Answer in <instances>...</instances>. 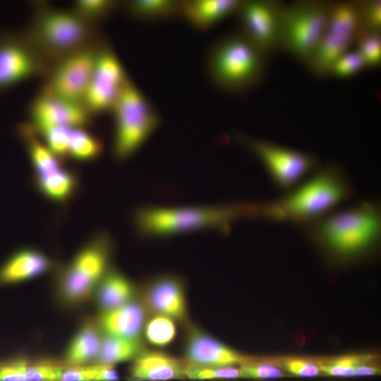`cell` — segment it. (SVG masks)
<instances>
[{
  "label": "cell",
  "mask_w": 381,
  "mask_h": 381,
  "mask_svg": "<svg viewBox=\"0 0 381 381\" xmlns=\"http://www.w3.org/2000/svg\"><path fill=\"white\" fill-rule=\"evenodd\" d=\"M353 195L343 169L336 164L318 167L315 174L282 198L262 202L261 218L309 225L336 210Z\"/></svg>",
  "instance_id": "1"
},
{
  "label": "cell",
  "mask_w": 381,
  "mask_h": 381,
  "mask_svg": "<svg viewBox=\"0 0 381 381\" xmlns=\"http://www.w3.org/2000/svg\"><path fill=\"white\" fill-rule=\"evenodd\" d=\"M138 297L149 315H160L187 322L188 305L183 282L173 275H162L148 282Z\"/></svg>",
  "instance_id": "15"
},
{
  "label": "cell",
  "mask_w": 381,
  "mask_h": 381,
  "mask_svg": "<svg viewBox=\"0 0 381 381\" xmlns=\"http://www.w3.org/2000/svg\"><path fill=\"white\" fill-rule=\"evenodd\" d=\"M66 365L51 360L30 361L26 381H60Z\"/></svg>",
  "instance_id": "36"
},
{
  "label": "cell",
  "mask_w": 381,
  "mask_h": 381,
  "mask_svg": "<svg viewBox=\"0 0 381 381\" xmlns=\"http://www.w3.org/2000/svg\"><path fill=\"white\" fill-rule=\"evenodd\" d=\"M357 51L365 67L376 68L381 64V32L363 31L357 37Z\"/></svg>",
  "instance_id": "34"
},
{
  "label": "cell",
  "mask_w": 381,
  "mask_h": 381,
  "mask_svg": "<svg viewBox=\"0 0 381 381\" xmlns=\"http://www.w3.org/2000/svg\"><path fill=\"white\" fill-rule=\"evenodd\" d=\"M354 42L351 37L325 32L305 65L315 76L330 75L334 63Z\"/></svg>",
  "instance_id": "23"
},
{
  "label": "cell",
  "mask_w": 381,
  "mask_h": 381,
  "mask_svg": "<svg viewBox=\"0 0 381 381\" xmlns=\"http://www.w3.org/2000/svg\"><path fill=\"white\" fill-rule=\"evenodd\" d=\"M278 362L286 372L295 376L313 377L322 375L317 361L301 358H287Z\"/></svg>",
  "instance_id": "40"
},
{
  "label": "cell",
  "mask_w": 381,
  "mask_h": 381,
  "mask_svg": "<svg viewBox=\"0 0 381 381\" xmlns=\"http://www.w3.org/2000/svg\"><path fill=\"white\" fill-rule=\"evenodd\" d=\"M121 6L123 3L113 0H76L70 8L83 20L97 27Z\"/></svg>",
  "instance_id": "30"
},
{
  "label": "cell",
  "mask_w": 381,
  "mask_h": 381,
  "mask_svg": "<svg viewBox=\"0 0 381 381\" xmlns=\"http://www.w3.org/2000/svg\"><path fill=\"white\" fill-rule=\"evenodd\" d=\"M365 68V62L357 50L347 51L333 65L330 75L339 78L352 77Z\"/></svg>",
  "instance_id": "38"
},
{
  "label": "cell",
  "mask_w": 381,
  "mask_h": 381,
  "mask_svg": "<svg viewBox=\"0 0 381 381\" xmlns=\"http://www.w3.org/2000/svg\"><path fill=\"white\" fill-rule=\"evenodd\" d=\"M149 314L138 296L119 308L99 312L96 318L104 335L140 338Z\"/></svg>",
  "instance_id": "18"
},
{
  "label": "cell",
  "mask_w": 381,
  "mask_h": 381,
  "mask_svg": "<svg viewBox=\"0 0 381 381\" xmlns=\"http://www.w3.org/2000/svg\"><path fill=\"white\" fill-rule=\"evenodd\" d=\"M36 180L42 193L57 202L68 200L75 193L78 185L75 176L62 168L50 174L36 177Z\"/></svg>",
  "instance_id": "28"
},
{
  "label": "cell",
  "mask_w": 381,
  "mask_h": 381,
  "mask_svg": "<svg viewBox=\"0 0 381 381\" xmlns=\"http://www.w3.org/2000/svg\"><path fill=\"white\" fill-rule=\"evenodd\" d=\"M27 37L52 65L64 56L97 41V28L71 8H59L47 3H36Z\"/></svg>",
  "instance_id": "4"
},
{
  "label": "cell",
  "mask_w": 381,
  "mask_h": 381,
  "mask_svg": "<svg viewBox=\"0 0 381 381\" xmlns=\"http://www.w3.org/2000/svg\"><path fill=\"white\" fill-rule=\"evenodd\" d=\"M119 378L114 365L92 363L66 365L60 381H117Z\"/></svg>",
  "instance_id": "32"
},
{
  "label": "cell",
  "mask_w": 381,
  "mask_h": 381,
  "mask_svg": "<svg viewBox=\"0 0 381 381\" xmlns=\"http://www.w3.org/2000/svg\"><path fill=\"white\" fill-rule=\"evenodd\" d=\"M243 1H181L180 16L200 30H207L237 13Z\"/></svg>",
  "instance_id": "20"
},
{
  "label": "cell",
  "mask_w": 381,
  "mask_h": 381,
  "mask_svg": "<svg viewBox=\"0 0 381 381\" xmlns=\"http://www.w3.org/2000/svg\"><path fill=\"white\" fill-rule=\"evenodd\" d=\"M18 133L26 145L36 177L50 174L62 168L59 158L42 143L39 133L29 121L20 125Z\"/></svg>",
  "instance_id": "24"
},
{
  "label": "cell",
  "mask_w": 381,
  "mask_h": 381,
  "mask_svg": "<svg viewBox=\"0 0 381 381\" xmlns=\"http://www.w3.org/2000/svg\"><path fill=\"white\" fill-rule=\"evenodd\" d=\"M186 378L190 380H231L241 378V373L239 368L234 366H207L188 363Z\"/></svg>",
  "instance_id": "35"
},
{
  "label": "cell",
  "mask_w": 381,
  "mask_h": 381,
  "mask_svg": "<svg viewBox=\"0 0 381 381\" xmlns=\"http://www.w3.org/2000/svg\"><path fill=\"white\" fill-rule=\"evenodd\" d=\"M188 362L159 350H143L132 361L133 381H169L186 378Z\"/></svg>",
  "instance_id": "17"
},
{
  "label": "cell",
  "mask_w": 381,
  "mask_h": 381,
  "mask_svg": "<svg viewBox=\"0 0 381 381\" xmlns=\"http://www.w3.org/2000/svg\"><path fill=\"white\" fill-rule=\"evenodd\" d=\"M331 2L303 0L284 5L281 24V49L306 64L325 35Z\"/></svg>",
  "instance_id": "8"
},
{
  "label": "cell",
  "mask_w": 381,
  "mask_h": 381,
  "mask_svg": "<svg viewBox=\"0 0 381 381\" xmlns=\"http://www.w3.org/2000/svg\"><path fill=\"white\" fill-rule=\"evenodd\" d=\"M181 1L133 0L123 3L133 18L145 21L168 20L180 16Z\"/></svg>",
  "instance_id": "27"
},
{
  "label": "cell",
  "mask_w": 381,
  "mask_h": 381,
  "mask_svg": "<svg viewBox=\"0 0 381 381\" xmlns=\"http://www.w3.org/2000/svg\"><path fill=\"white\" fill-rule=\"evenodd\" d=\"M185 360L190 364L235 366L255 359L231 349L202 329L190 325L185 341Z\"/></svg>",
  "instance_id": "16"
},
{
  "label": "cell",
  "mask_w": 381,
  "mask_h": 381,
  "mask_svg": "<svg viewBox=\"0 0 381 381\" xmlns=\"http://www.w3.org/2000/svg\"><path fill=\"white\" fill-rule=\"evenodd\" d=\"M102 338L103 334L96 318H87L68 343L64 363L67 365L95 363L100 351Z\"/></svg>",
  "instance_id": "22"
},
{
  "label": "cell",
  "mask_w": 381,
  "mask_h": 381,
  "mask_svg": "<svg viewBox=\"0 0 381 381\" xmlns=\"http://www.w3.org/2000/svg\"><path fill=\"white\" fill-rule=\"evenodd\" d=\"M258 217L259 202L206 207H145L135 212L134 223L142 236L163 237L206 229L225 233L239 219Z\"/></svg>",
  "instance_id": "3"
},
{
  "label": "cell",
  "mask_w": 381,
  "mask_h": 381,
  "mask_svg": "<svg viewBox=\"0 0 381 381\" xmlns=\"http://www.w3.org/2000/svg\"><path fill=\"white\" fill-rule=\"evenodd\" d=\"M113 250L109 235L94 236L59 270L54 292L58 303L73 309L87 303L108 270Z\"/></svg>",
  "instance_id": "6"
},
{
  "label": "cell",
  "mask_w": 381,
  "mask_h": 381,
  "mask_svg": "<svg viewBox=\"0 0 381 381\" xmlns=\"http://www.w3.org/2000/svg\"><path fill=\"white\" fill-rule=\"evenodd\" d=\"M30 123L38 133L55 126L86 128L92 116L83 103L40 90L28 107Z\"/></svg>",
  "instance_id": "14"
},
{
  "label": "cell",
  "mask_w": 381,
  "mask_h": 381,
  "mask_svg": "<svg viewBox=\"0 0 381 381\" xmlns=\"http://www.w3.org/2000/svg\"><path fill=\"white\" fill-rule=\"evenodd\" d=\"M374 360L375 357L372 355H346L317 362L322 375L332 377H352L358 365Z\"/></svg>",
  "instance_id": "33"
},
{
  "label": "cell",
  "mask_w": 381,
  "mask_h": 381,
  "mask_svg": "<svg viewBox=\"0 0 381 381\" xmlns=\"http://www.w3.org/2000/svg\"><path fill=\"white\" fill-rule=\"evenodd\" d=\"M130 80L117 54L104 40L83 99L84 106L92 116L111 111Z\"/></svg>",
  "instance_id": "11"
},
{
  "label": "cell",
  "mask_w": 381,
  "mask_h": 381,
  "mask_svg": "<svg viewBox=\"0 0 381 381\" xmlns=\"http://www.w3.org/2000/svg\"><path fill=\"white\" fill-rule=\"evenodd\" d=\"M310 237L332 255L342 259L366 252L378 241L381 213L378 204L363 200L334 210L307 226Z\"/></svg>",
  "instance_id": "2"
},
{
  "label": "cell",
  "mask_w": 381,
  "mask_h": 381,
  "mask_svg": "<svg viewBox=\"0 0 381 381\" xmlns=\"http://www.w3.org/2000/svg\"><path fill=\"white\" fill-rule=\"evenodd\" d=\"M373 361L365 362L358 365L354 370L353 376H368L380 374V368L377 365L372 364Z\"/></svg>",
  "instance_id": "43"
},
{
  "label": "cell",
  "mask_w": 381,
  "mask_h": 381,
  "mask_svg": "<svg viewBox=\"0 0 381 381\" xmlns=\"http://www.w3.org/2000/svg\"><path fill=\"white\" fill-rule=\"evenodd\" d=\"M326 32L349 37L356 42L363 32L359 1L332 2Z\"/></svg>",
  "instance_id": "25"
},
{
  "label": "cell",
  "mask_w": 381,
  "mask_h": 381,
  "mask_svg": "<svg viewBox=\"0 0 381 381\" xmlns=\"http://www.w3.org/2000/svg\"><path fill=\"white\" fill-rule=\"evenodd\" d=\"M236 138L259 159L273 183L286 193L320 166L311 154L246 135Z\"/></svg>",
  "instance_id": "9"
},
{
  "label": "cell",
  "mask_w": 381,
  "mask_h": 381,
  "mask_svg": "<svg viewBox=\"0 0 381 381\" xmlns=\"http://www.w3.org/2000/svg\"><path fill=\"white\" fill-rule=\"evenodd\" d=\"M54 266V262L40 250L20 249L0 266V286L30 280L48 272Z\"/></svg>",
  "instance_id": "19"
},
{
  "label": "cell",
  "mask_w": 381,
  "mask_h": 381,
  "mask_svg": "<svg viewBox=\"0 0 381 381\" xmlns=\"http://www.w3.org/2000/svg\"><path fill=\"white\" fill-rule=\"evenodd\" d=\"M51 64L25 33L0 40V90L37 78H44Z\"/></svg>",
  "instance_id": "12"
},
{
  "label": "cell",
  "mask_w": 381,
  "mask_h": 381,
  "mask_svg": "<svg viewBox=\"0 0 381 381\" xmlns=\"http://www.w3.org/2000/svg\"><path fill=\"white\" fill-rule=\"evenodd\" d=\"M363 31H381V1H359Z\"/></svg>",
  "instance_id": "41"
},
{
  "label": "cell",
  "mask_w": 381,
  "mask_h": 381,
  "mask_svg": "<svg viewBox=\"0 0 381 381\" xmlns=\"http://www.w3.org/2000/svg\"><path fill=\"white\" fill-rule=\"evenodd\" d=\"M113 152L117 159L134 154L156 131L161 117L150 100L130 80L115 103Z\"/></svg>",
  "instance_id": "7"
},
{
  "label": "cell",
  "mask_w": 381,
  "mask_h": 381,
  "mask_svg": "<svg viewBox=\"0 0 381 381\" xmlns=\"http://www.w3.org/2000/svg\"><path fill=\"white\" fill-rule=\"evenodd\" d=\"M284 4L273 0L243 1L236 14L240 32L266 55L281 49Z\"/></svg>",
  "instance_id": "13"
},
{
  "label": "cell",
  "mask_w": 381,
  "mask_h": 381,
  "mask_svg": "<svg viewBox=\"0 0 381 381\" xmlns=\"http://www.w3.org/2000/svg\"><path fill=\"white\" fill-rule=\"evenodd\" d=\"M29 363L23 358L0 361V381H26Z\"/></svg>",
  "instance_id": "42"
},
{
  "label": "cell",
  "mask_w": 381,
  "mask_h": 381,
  "mask_svg": "<svg viewBox=\"0 0 381 381\" xmlns=\"http://www.w3.org/2000/svg\"><path fill=\"white\" fill-rule=\"evenodd\" d=\"M139 290L121 272L109 267L97 284L92 298L99 312L122 306L138 296Z\"/></svg>",
  "instance_id": "21"
},
{
  "label": "cell",
  "mask_w": 381,
  "mask_h": 381,
  "mask_svg": "<svg viewBox=\"0 0 381 381\" xmlns=\"http://www.w3.org/2000/svg\"><path fill=\"white\" fill-rule=\"evenodd\" d=\"M85 128H72L69 133L67 157L80 162L93 160L103 151L101 140Z\"/></svg>",
  "instance_id": "29"
},
{
  "label": "cell",
  "mask_w": 381,
  "mask_h": 381,
  "mask_svg": "<svg viewBox=\"0 0 381 381\" xmlns=\"http://www.w3.org/2000/svg\"><path fill=\"white\" fill-rule=\"evenodd\" d=\"M267 57L239 31L213 44L207 54V71L219 88L242 92L260 81L265 71Z\"/></svg>",
  "instance_id": "5"
},
{
  "label": "cell",
  "mask_w": 381,
  "mask_h": 381,
  "mask_svg": "<svg viewBox=\"0 0 381 381\" xmlns=\"http://www.w3.org/2000/svg\"><path fill=\"white\" fill-rule=\"evenodd\" d=\"M239 370L241 378L262 380L290 376L274 365L268 362L260 361L256 358L241 365Z\"/></svg>",
  "instance_id": "37"
},
{
  "label": "cell",
  "mask_w": 381,
  "mask_h": 381,
  "mask_svg": "<svg viewBox=\"0 0 381 381\" xmlns=\"http://www.w3.org/2000/svg\"><path fill=\"white\" fill-rule=\"evenodd\" d=\"M67 126L49 128L39 133L43 137L44 143L59 159L67 157L70 131Z\"/></svg>",
  "instance_id": "39"
},
{
  "label": "cell",
  "mask_w": 381,
  "mask_h": 381,
  "mask_svg": "<svg viewBox=\"0 0 381 381\" xmlns=\"http://www.w3.org/2000/svg\"><path fill=\"white\" fill-rule=\"evenodd\" d=\"M142 337L130 339L103 334L99 353L95 363L114 365L133 361L145 349Z\"/></svg>",
  "instance_id": "26"
},
{
  "label": "cell",
  "mask_w": 381,
  "mask_h": 381,
  "mask_svg": "<svg viewBox=\"0 0 381 381\" xmlns=\"http://www.w3.org/2000/svg\"><path fill=\"white\" fill-rule=\"evenodd\" d=\"M176 333V321L160 315H149L143 331L145 340L158 348L170 344L175 339Z\"/></svg>",
  "instance_id": "31"
},
{
  "label": "cell",
  "mask_w": 381,
  "mask_h": 381,
  "mask_svg": "<svg viewBox=\"0 0 381 381\" xmlns=\"http://www.w3.org/2000/svg\"><path fill=\"white\" fill-rule=\"evenodd\" d=\"M103 41L100 37L54 63L40 90L83 104Z\"/></svg>",
  "instance_id": "10"
}]
</instances>
